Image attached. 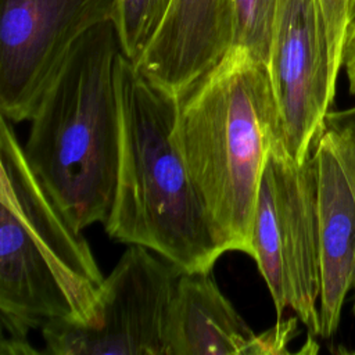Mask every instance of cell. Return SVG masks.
Wrapping results in <instances>:
<instances>
[{
	"label": "cell",
	"instance_id": "cell-10",
	"mask_svg": "<svg viewBox=\"0 0 355 355\" xmlns=\"http://www.w3.org/2000/svg\"><path fill=\"white\" fill-rule=\"evenodd\" d=\"M320 252V337H331L355 283V198L331 133L323 126L313 151Z\"/></svg>",
	"mask_w": 355,
	"mask_h": 355
},
{
	"label": "cell",
	"instance_id": "cell-17",
	"mask_svg": "<svg viewBox=\"0 0 355 355\" xmlns=\"http://www.w3.org/2000/svg\"><path fill=\"white\" fill-rule=\"evenodd\" d=\"M343 68L345 71L348 90L351 94L355 96V0H352V10H351V21L347 35V42L344 47V61Z\"/></svg>",
	"mask_w": 355,
	"mask_h": 355
},
{
	"label": "cell",
	"instance_id": "cell-14",
	"mask_svg": "<svg viewBox=\"0 0 355 355\" xmlns=\"http://www.w3.org/2000/svg\"><path fill=\"white\" fill-rule=\"evenodd\" d=\"M324 128L331 133L336 141L355 198V105L340 111H329L324 119ZM352 290V311L355 312V283Z\"/></svg>",
	"mask_w": 355,
	"mask_h": 355
},
{
	"label": "cell",
	"instance_id": "cell-11",
	"mask_svg": "<svg viewBox=\"0 0 355 355\" xmlns=\"http://www.w3.org/2000/svg\"><path fill=\"white\" fill-rule=\"evenodd\" d=\"M254 336L218 287L212 269L180 275L169 311L166 355H247Z\"/></svg>",
	"mask_w": 355,
	"mask_h": 355
},
{
	"label": "cell",
	"instance_id": "cell-2",
	"mask_svg": "<svg viewBox=\"0 0 355 355\" xmlns=\"http://www.w3.org/2000/svg\"><path fill=\"white\" fill-rule=\"evenodd\" d=\"M0 320L28 338L50 323L94 326L104 276L78 229L31 169L0 119Z\"/></svg>",
	"mask_w": 355,
	"mask_h": 355
},
{
	"label": "cell",
	"instance_id": "cell-3",
	"mask_svg": "<svg viewBox=\"0 0 355 355\" xmlns=\"http://www.w3.org/2000/svg\"><path fill=\"white\" fill-rule=\"evenodd\" d=\"M172 135L223 247L252 257L259 180L280 136L266 65L232 47L179 98Z\"/></svg>",
	"mask_w": 355,
	"mask_h": 355
},
{
	"label": "cell",
	"instance_id": "cell-9",
	"mask_svg": "<svg viewBox=\"0 0 355 355\" xmlns=\"http://www.w3.org/2000/svg\"><path fill=\"white\" fill-rule=\"evenodd\" d=\"M233 37L234 0H172L135 67L179 100L220 62Z\"/></svg>",
	"mask_w": 355,
	"mask_h": 355
},
{
	"label": "cell",
	"instance_id": "cell-8",
	"mask_svg": "<svg viewBox=\"0 0 355 355\" xmlns=\"http://www.w3.org/2000/svg\"><path fill=\"white\" fill-rule=\"evenodd\" d=\"M118 0H0V111L29 121L72 46L114 21Z\"/></svg>",
	"mask_w": 355,
	"mask_h": 355
},
{
	"label": "cell",
	"instance_id": "cell-7",
	"mask_svg": "<svg viewBox=\"0 0 355 355\" xmlns=\"http://www.w3.org/2000/svg\"><path fill=\"white\" fill-rule=\"evenodd\" d=\"M344 53L334 44L319 0H280L268 73L286 150L305 162L334 100Z\"/></svg>",
	"mask_w": 355,
	"mask_h": 355
},
{
	"label": "cell",
	"instance_id": "cell-18",
	"mask_svg": "<svg viewBox=\"0 0 355 355\" xmlns=\"http://www.w3.org/2000/svg\"><path fill=\"white\" fill-rule=\"evenodd\" d=\"M37 352L39 351L29 344L28 338L11 337V336L3 334L1 349H0L1 355H26V354H37Z\"/></svg>",
	"mask_w": 355,
	"mask_h": 355
},
{
	"label": "cell",
	"instance_id": "cell-5",
	"mask_svg": "<svg viewBox=\"0 0 355 355\" xmlns=\"http://www.w3.org/2000/svg\"><path fill=\"white\" fill-rule=\"evenodd\" d=\"M252 259L276 313L291 308L319 336L320 252L313 155L298 164L277 136L261 175L252 220Z\"/></svg>",
	"mask_w": 355,
	"mask_h": 355
},
{
	"label": "cell",
	"instance_id": "cell-4",
	"mask_svg": "<svg viewBox=\"0 0 355 355\" xmlns=\"http://www.w3.org/2000/svg\"><path fill=\"white\" fill-rule=\"evenodd\" d=\"M115 22L87 31L69 50L32 116L25 158L53 201L80 230L104 223L119 161Z\"/></svg>",
	"mask_w": 355,
	"mask_h": 355
},
{
	"label": "cell",
	"instance_id": "cell-1",
	"mask_svg": "<svg viewBox=\"0 0 355 355\" xmlns=\"http://www.w3.org/2000/svg\"><path fill=\"white\" fill-rule=\"evenodd\" d=\"M119 161L104 227L182 272L212 269L227 252L173 140L179 100L144 78L121 51L115 61Z\"/></svg>",
	"mask_w": 355,
	"mask_h": 355
},
{
	"label": "cell",
	"instance_id": "cell-15",
	"mask_svg": "<svg viewBox=\"0 0 355 355\" xmlns=\"http://www.w3.org/2000/svg\"><path fill=\"white\" fill-rule=\"evenodd\" d=\"M297 320H300L297 316L279 320L269 330L255 334L247 349V355L288 354L287 345L297 334Z\"/></svg>",
	"mask_w": 355,
	"mask_h": 355
},
{
	"label": "cell",
	"instance_id": "cell-13",
	"mask_svg": "<svg viewBox=\"0 0 355 355\" xmlns=\"http://www.w3.org/2000/svg\"><path fill=\"white\" fill-rule=\"evenodd\" d=\"M279 4L280 0H234V37L232 47L248 50L266 65Z\"/></svg>",
	"mask_w": 355,
	"mask_h": 355
},
{
	"label": "cell",
	"instance_id": "cell-12",
	"mask_svg": "<svg viewBox=\"0 0 355 355\" xmlns=\"http://www.w3.org/2000/svg\"><path fill=\"white\" fill-rule=\"evenodd\" d=\"M172 0H118L115 26L122 53L136 64L159 25Z\"/></svg>",
	"mask_w": 355,
	"mask_h": 355
},
{
	"label": "cell",
	"instance_id": "cell-6",
	"mask_svg": "<svg viewBox=\"0 0 355 355\" xmlns=\"http://www.w3.org/2000/svg\"><path fill=\"white\" fill-rule=\"evenodd\" d=\"M182 273L151 250L129 244L104 279L97 323L44 326V354L166 355L169 311Z\"/></svg>",
	"mask_w": 355,
	"mask_h": 355
},
{
	"label": "cell",
	"instance_id": "cell-16",
	"mask_svg": "<svg viewBox=\"0 0 355 355\" xmlns=\"http://www.w3.org/2000/svg\"><path fill=\"white\" fill-rule=\"evenodd\" d=\"M324 15L329 33L334 44L344 53L349 21L352 0H319Z\"/></svg>",
	"mask_w": 355,
	"mask_h": 355
}]
</instances>
